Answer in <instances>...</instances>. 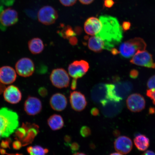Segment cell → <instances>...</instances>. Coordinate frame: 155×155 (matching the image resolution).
I'll return each mask as SVG.
<instances>
[{
	"instance_id": "6da1fadb",
	"label": "cell",
	"mask_w": 155,
	"mask_h": 155,
	"mask_svg": "<svg viewBox=\"0 0 155 155\" xmlns=\"http://www.w3.org/2000/svg\"><path fill=\"white\" fill-rule=\"evenodd\" d=\"M102 28L96 36L104 41V49L111 51L121 41L123 30L117 18L110 15H101L99 17Z\"/></svg>"
},
{
	"instance_id": "7a4b0ae2",
	"label": "cell",
	"mask_w": 155,
	"mask_h": 155,
	"mask_svg": "<svg viewBox=\"0 0 155 155\" xmlns=\"http://www.w3.org/2000/svg\"><path fill=\"white\" fill-rule=\"evenodd\" d=\"M19 117L16 112L7 107L0 109V134L1 138H7L18 127Z\"/></svg>"
},
{
	"instance_id": "3957f363",
	"label": "cell",
	"mask_w": 155,
	"mask_h": 155,
	"mask_svg": "<svg viewBox=\"0 0 155 155\" xmlns=\"http://www.w3.org/2000/svg\"><path fill=\"white\" fill-rule=\"evenodd\" d=\"M107 101L119 102L128 96L133 90L132 83L128 81H117L115 84H106Z\"/></svg>"
},
{
	"instance_id": "277c9868",
	"label": "cell",
	"mask_w": 155,
	"mask_h": 155,
	"mask_svg": "<svg viewBox=\"0 0 155 155\" xmlns=\"http://www.w3.org/2000/svg\"><path fill=\"white\" fill-rule=\"evenodd\" d=\"M147 44L143 38H135L123 42L118 50L122 57L128 59L132 57L139 50H145Z\"/></svg>"
},
{
	"instance_id": "5b68a950",
	"label": "cell",
	"mask_w": 155,
	"mask_h": 155,
	"mask_svg": "<svg viewBox=\"0 0 155 155\" xmlns=\"http://www.w3.org/2000/svg\"><path fill=\"white\" fill-rule=\"evenodd\" d=\"M39 127L35 124H23L22 127L17 130L16 137L20 140H22L24 145L32 142L39 133Z\"/></svg>"
},
{
	"instance_id": "8992f818",
	"label": "cell",
	"mask_w": 155,
	"mask_h": 155,
	"mask_svg": "<svg viewBox=\"0 0 155 155\" xmlns=\"http://www.w3.org/2000/svg\"><path fill=\"white\" fill-rule=\"evenodd\" d=\"M18 13L15 10L8 8H4L0 6V29L5 31L8 27L13 26L18 22Z\"/></svg>"
},
{
	"instance_id": "52a82bcc",
	"label": "cell",
	"mask_w": 155,
	"mask_h": 155,
	"mask_svg": "<svg viewBox=\"0 0 155 155\" xmlns=\"http://www.w3.org/2000/svg\"><path fill=\"white\" fill-rule=\"evenodd\" d=\"M130 62L139 66L155 68V63L152 54L145 50L137 51L132 58Z\"/></svg>"
},
{
	"instance_id": "ba28073f",
	"label": "cell",
	"mask_w": 155,
	"mask_h": 155,
	"mask_svg": "<svg viewBox=\"0 0 155 155\" xmlns=\"http://www.w3.org/2000/svg\"><path fill=\"white\" fill-rule=\"evenodd\" d=\"M50 79L53 86L58 88H67L69 86L70 78L64 69L53 70L50 75Z\"/></svg>"
},
{
	"instance_id": "9c48e42d",
	"label": "cell",
	"mask_w": 155,
	"mask_h": 155,
	"mask_svg": "<svg viewBox=\"0 0 155 155\" xmlns=\"http://www.w3.org/2000/svg\"><path fill=\"white\" fill-rule=\"evenodd\" d=\"M15 69L16 72L20 76L28 77L31 76L34 72V63L30 58H22L15 64Z\"/></svg>"
},
{
	"instance_id": "30bf717a",
	"label": "cell",
	"mask_w": 155,
	"mask_h": 155,
	"mask_svg": "<svg viewBox=\"0 0 155 155\" xmlns=\"http://www.w3.org/2000/svg\"><path fill=\"white\" fill-rule=\"evenodd\" d=\"M38 17V21L42 24L46 25L54 24L58 18L57 11L50 6H45L39 11Z\"/></svg>"
},
{
	"instance_id": "8fae6325",
	"label": "cell",
	"mask_w": 155,
	"mask_h": 155,
	"mask_svg": "<svg viewBox=\"0 0 155 155\" xmlns=\"http://www.w3.org/2000/svg\"><path fill=\"white\" fill-rule=\"evenodd\" d=\"M90 68L89 63L84 60L75 61L70 64L68 68L70 75L73 79L82 78L86 74Z\"/></svg>"
},
{
	"instance_id": "7c38bea8",
	"label": "cell",
	"mask_w": 155,
	"mask_h": 155,
	"mask_svg": "<svg viewBox=\"0 0 155 155\" xmlns=\"http://www.w3.org/2000/svg\"><path fill=\"white\" fill-rule=\"evenodd\" d=\"M126 102L128 108L133 112H140L144 109L145 107L144 97L138 94H134L129 96Z\"/></svg>"
},
{
	"instance_id": "4fadbf2b",
	"label": "cell",
	"mask_w": 155,
	"mask_h": 155,
	"mask_svg": "<svg viewBox=\"0 0 155 155\" xmlns=\"http://www.w3.org/2000/svg\"><path fill=\"white\" fill-rule=\"evenodd\" d=\"M24 110L28 115L35 116L39 114L42 109V104L39 99L28 96L24 103Z\"/></svg>"
},
{
	"instance_id": "5bb4252c",
	"label": "cell",
	"mask_w": 155,
	"mask_h": 155,
	"mask_svg": "<svg viewBox=\"0 0 155 155\" xmlns=\"http://www.w3.org/2000/svg\"><path fill=\"white\" fill-rule=\"evenodd\" d=\"M3 92L5 100L10 104H18L22 99V93L18 87L14 85L5 87Z\"/></svg>"
},
{
	"instance_id": "9a60e30c",
	"label": "cell",
	"mask_w": 155,
	"mask_h": 155,
	"mask_svg": "<svg viewBox=\"0 0 155 155\" xmlns=\"http://www.w3.org/2000/svg\"><path fill=\"white\" fill-rule=\"evenodd\" d=\"M70 101L73 109L78 112L84 110L87 104L84 95L78 91H74L71 93Z\"/></svg>"
},
{
	"instance_id": "2e32d148",
	"label": "cell",
	"mask_w": 155,
	"mask_h": 155,
	"mask_svg": "<svg viewBox=\"0 0 155 155\" xmlns=\"http://www.w3.org/2000/svg\"><path fill=\"white\" fill-rule=\"evenodd\" d=\"M114 148L116 151L122 154H127L131 152L133 148V142L131 139L125 136L118 137L114 142Z\"/></svg>"
},
{
	"instance_id": "e0dca14e",
	"label": "cell",
	"mask_w": 155,
	"mask_h": 155,
	"mask_svg": "<svg viewBox=\"0 0 155 155\" xmlns=\"http://www.w3.org/2000/svg\"><path fill=\"white\" fill-rule=\"evenodd\" d=\"M17 78L16 71L9 66L0 67V82L3 84L14 83Z\"/></svg>"
},
{
	"instance_id": "ac0fdd59",
	"label": "cell",
	"mask_w": 155,
	"mask_h": 155,
	"mask_svg": "<svg viewBox=\"0 0 155 155\" xmlns=\"http://www.w3.org/2000/svg\"><path fill=\"white\" fill-rule=\"evenodd\" d=\"M102 28L101 21L95 17L88 18L85 22L84 30L86 33L90 35H96L100 32Z\"/></svg>"
},
{
	"instance_id": "d6986e66",
	"label": "cell",
	"mask_w": 155,
	"mask_h": 155,
	"mask_svg": "<svg viewBox=\"0 0 155 155\" xmlns=\"http://www.w3.org/2000/svg\"><path fill=\"white\" fill-rule=\"evenodd\" d=\"M50 104L52 109L55 111H62L67 107V99L64 94L57 93L51 96Z\"/></svg>"
},
{
	"instance_id": "ffe728a7",
	"label": "cell",
	"mask_w": 155,
	"mask_h": 155,
	"mask_svg": "<svg viewBox=\"0 0 155 155\" xmlns=\"http://www.w3.org/2000/svg\"><path fill=\"white\" fill-rule=\"evenodd\" d=\"M107 85L104 83H100L96 85L92 90V96L94 97H101L100 102L103 106H105L108 102L107 100Z\"/></svg>"
},
{
	"instance_id": "44dd1931",
	"label": "cell",
	"mask_w": 155,
	"mask_h": 155,
	"mask_svg": "<svg viewBox=\"0 0 155 155\" xmlns=\"http://www.w3.org/2000/svg\"><path fill=\"white\" fill-rule=\"evenodd\" d=\"M29 51L34 55H37L43 51L44 48V42L41 39L38 38H32L28 43Z\"/></svg>"
},
{
	"instance_id": "7402d4cb",
	"label": "cell",
	"mask_w": 155,
	"mask_h": 155,
	"mask_svg": "<svg viewBox=\"0 0 155 155\" xmlns=\"http://www.w3.org/2000/svg\"><path fill=\"white\" fill-rule=\"evenodd\" d=\"M104 42L98 36H92L89 39L88 46L90 50L95 53H101L104 50Z\"/></svg>"
},
{
	"instance_id": "603a6c76",
	"label": "cell",
	"mask_w": 155,
	"mask_h": 155,
	"mask_svg": "<svg viewBox=\"0 0 155 155\" xmlns=\"http://www.w3.org/2000/svg\"><path fill=\"white\" fill-rule=\"evenodd\" d=\"M48 123L50 128L54 131L61 129L64 125L62 117L57 114H54L50 116L48 120Z\"/></svg>"
},
{
	"instance_id": "cb8c5ba5",
	"label": "cell",
	"mask_w": 155,
	"mask_h": 155,
	"mask_svg": "<svg viewBox=\"0 0 155 155\" xmlns=\"http://www.w3.org/2000/svg\"><path fill=\"white\" fill-rule=\"evenodd\" d=\"M134 141L136 147L140 151L146 150L150 146V140L148 137L144 135H137L135 137Z\"/></svg>"
},
{
	"instance_id": "d4e9b609",
	"label": "cell",
	"mask_w": 155,
	"mask_h": 155,
	"mask_svg": "<svg viewBox=\"0 0 155 155\" xmlns=\"http://www.w3.org/2000/svg\"><path fill=\"white\" fill-rule=\"evenodd\" d=\"M27 150L29 155H46L48 152V149L39 145L28 147Z\"/></svg>"
},
{
	"instance_id": "484cf974",
	"label": "cell",
	"mask_w": 155,
	"mask_h": 155,
	"mask_svg": "<svg viewBox=\"0 0 155 155\" xmlns=\"http://www.w3.org/2000/svg\"><path fill=\"white\" fill-rule=\"evenodd\" d=\"M58 33L61 37L67 39L77 35L75 30H73L72 28L70 26L64 27L62 30Z\"/></svg>"
},
{
	"instance_id": "4316f807",
	"label": "cell",
	"mask_w": 155,
	"mask_h": 155,
	"mask_svg": "<svg viewBox=\"0 0 155 155\" xmlns=\"http://www.w3.org/2000/svg\"><path fill=\"white\" fill-rule=\"evenodd\" d=\"M80 134L82 137H87L90 136L91 134V131L90 128L87 126H83L80 130Z\"/></svg>"
},
{
	"instance_id": "83f0119b",
	"label": "cell",
	"mask_w": 155,
	"mask_h": 155,
	"mask_svg": "<svg viewBox=\"0 0 155 155\" xmlns=\"http://www.w3.org/2000/svg\"><path fill=\"white\" fill-rule=\"evenodd\" d=\"M147 86L148 90H155V75L149 78L147 83Z\"/></svg>"
},
{
	"instance_id": "f1b7e54d",
	"label": "cell",
	"mask_w": 155,
	"mask_h": 155,
	"mask_svg": "<svg viewBox=\"0 0 155 155\" xmlns=\"http://www.w3.org/2000/svg\"><path fill=\"white\" fill-rule=\"evenodd\" d=\"M60 2L66 7L71 6L76 3L77 0H59Z\"/></svg>"
},
{
	"instance_id": "f546056e",
	"label": "cell",
	"mask_w": 155,
	"mask_h": 155,
	"mask_svg": "<svg viewBox=\"0 0 155 155\" xmlns=\"http://www.w3.org/2000/svg\"><path fill=\"white\" fill-rule=\"evenodd\" d=\"M146 94L147 96L152 101L153 104L155 105V90H147Z\"/></svg>"
},
{
	"instance_id": "4dcf8cb0",
	"label": "cell",
	"mask_w": 155,
	"mask_h": 155,
	"mask_svg": "<svg viewBox=\"0 0 155 155\" xmlns=\"http://www.w3.org/2000/svg\"><path fill=\"white\" fill-rule=\"evenodd\" d=\"M38 93L42 97H45L47 96L48 94V92L45 88L44 87H40V88L38 89Z\"/></svg>"
},
{
	"instance_id": "1f68e13d",
	"label": "cell",
	"mask_w": 155,
	"mask_h": 155,
	"mask_svg": "<svg viewBox=\"0 0 155 155\" xmlns=\"http://www.w3.org/2000/svg\"><path fill=\"white\" fill-rule=\"evenodd\" d=\"M15 0H0V5L11 6L14 3Z\"/></svg>"
},
{
	"instance_id": "d6a6232c",
	"label": "cell",
	"mask_w": 155,
	"mask_h": 155,
	"mask_svg": "<svg viewBox=\"0 0 155 155\" xmlns=\"http://www.w3.org/2000/svg\"><path fill=\"white\" fill-rule=\"evenodd\" d=\"M71 149L73 152H76L79 150V146L78 143L76 142H74L70 144Z\"/></svg>"
},
{
	"instance_id": "836d02e7",
	"label": "cell",
	"mask_w": 155,
	"mask_h": 155,
	"mask_svg": "<svg viewBox=\"0 0 155 155\" xmlns=\"http://www.w3.org/2000/svg\"><path fill=\"white\" fill-rule=\"evenodd\" d=\"M129 75L131 78H137L139 75L138 71L136 69L132 70L130 73Z\"/></svg>"
},
{
	"instance_id": "e575fe53",
	"label": "cell",
	"mask_w": 155,
	"mask_h": 155,
	"mask_svg": "<svg viewBox=\"0 0 155 155\" xmlns=\"http://www.w3.org/2000/svg\"><path fill=\"white\" fill-rule=\"evenodd\" d=\"M131 24L130 22H127V21H125L122 25V28L124 31H127L129 30Z\"/></svg>"
},
{
	"instance_id": "d590c367",
	"label": "cell",
	"mask_w": 155,
	"mask_h": 155,
	"mask_svg": "<svg viewBox=\"0 0 155 155\" xmlns=\"http://www.w3.org/2000/svg\"><path fill=\"white\" fill-rule=\"evenodd\" d=\"M70 44H71L73 46L76 45L78 42V38L75 36L72 37L69 39Z\"/></svg>"
},
{
	"instance_id": "8d00e7d4",
	"label": "cell",
	"mask_w": 155,
	"mask_h": 155,
	"mask_svg": "<svg viewBox=\"0 0 155 155\" xmlns=\"http://www.w3.org/2000/svg\"><path fill=\"white\" fill-rule=\"evenodd\" d=\"M13 148L15 150H19L22 146V143H21L20 141H16L13 142Z\"/></svg>"
},
{
	"instance_id": "74e56055",
	"label": "cell",
	"mask_w": 155,
	"mask_h": 155,
	"mask_svg": "<svg viewBox=\"0 0 155 155\" xmlns=\"http://www.w3.org/2000/svg\"><path fill=\"white\" fill-rule=\"evenodd\" d=\"M114 2L113 0H105L104 2V5L107 8H111L113 5Z\"/></svg>"
},
{
	"instance_id": "f35d334b",
	"label": "cell",
	"mask_w": 155,
	"mask_h": 155,
	"mask_svg": "<svg viewBox=\"0 0 155 155\" xmlns=\"http://www.w3.org/2000/svg\"><path fill=\"white\" fill-rule=\"evenodd\" d=\"M91 112L93 116H97L99 115V111L98 108L96 107L92 108L91 110Z\"/></svg>"
},
{
	"instance_id": "ab89813d",
	"label": "cell",
	"mask_w": 155,
	"mask_h": 155,
	"mask_svg": "<svg viewBox=\"0 0 155 155\" xmlns=\"http://www.w3.org/2000/svg\"><path fill=\"white\" fill-rule=\"evenodd\" d=\"M77 79H73L72 83H71V89L72 90H75L76 89L77 86Z\"/></svg>"
},
{
	"instance_id": "60d3db41",
	"label": "cell",
	"mask_w": 155,
	"mask_h": 155,
	"mask_svg": "<svg viewBox=\"0 0 155 155\" xmlns=\"http://www.w3.org/2000/svg\"><path fill=\"white\" fill-rule=\"evenodd\" d=\"M79 1L83 5H88L92 3L94 0H79Z\"/></svg>"
},
{
	"instance_id": "b9f144b4",
	"label": "cell",
	"mask_w": 155,
	"mask_h": 155,
	"mask_svg": "<svg viewBox=\"0 0 155 155\" xmlns=\"http://www.w3.org/2000/svg\"><path fill=\"white\" fill-rule=\"evenodd\" d=\"M142 155H155V153L151 150H147L143 153Z\"/></svg>"
},
{
	"instance_id": "7bdbcfd3",
	"label": "cell",
	"mask_w": 155,
	"mask_h": 155,
	"mask_svg": "<svg viewBox=\"0 0 155 155\" xmlns=\"http://www.w3.org/2000/svg\"><path fill=\"white\" fill-rule=\"evenodd\" d=\"M5 88V85L0 82V94L3 92Z\"/></svg>"
},
{
	"instance_id": "ee69618b",
	"label": "cell",
	"mask_w": 155,
	"mask_h": 155,
	"mask_svg": "<svg viewBox=\"0 0 155 155\" xmlns=\"http://www.w3.org/2000/svg\"><path fill=\"white\" fill-rule=\"evenodd\" d=\"M8 142H7V141H3L1 143V146L3 148H7L8 147Z\"/></svg>"
},
{
	"instance_id": "f6af8a7d",
	"label": "cell",
	"mask_w": 155,
	"mask_h": 155,
	"mask_svg": "<svg viewBox=\"0 0 155 155\" xmlns=\"http://www.w3.org/2000/svg\"><path fill=\"white\" fill-rule=\"evenodd\" d=\"M64 140L67 143H69L71 142V137L68 135H66L64 137Z\"/></svg>"
},
{
	"instance_id": "bcb514c9",
	"label": "cell",
	"mask_w": 155,
	"mask_h": 155,
	"mask_svg": "<svg viewBox=\"0 0 155 155\" xmlns=\"http://www.w3.org/2000/svg\"><path fill=\"white\" fill-rule=\"evenodd\" d=\"M110 155H123V154L120 153H112Z\"/></svg>"
},
{
	"instance_id": "7dc6e473",
	"label": "cell",
	"mask_w": 155,
	"mask_h": 155,
	"mask_svg": "<svg viewBox=\"0 0 155 155\" xmlns=\"http://www.w3.org/2000/svg\"><path fill=\"white\" fill-rule=\"evenodd\" d=\"M73 155H87L85 154L84 153H74Z\"/></svg>"
},
{
	"instance_id": "c3c4849f",
	"label": "cell",
	"mask_w": 155,
	"mask_h": 155,
	"mask_svg": "<svg viewBox=\"0 0 155 155\" xmlns=\"http://www.w3.org/2000/svg\"><path fill=\"white\" fill-rule=\"evenodd\" d=\"M9 155H21L20 154H9Z\"/></svg>"
},
{
	"instance_id": "681fc988",
	"label": "cell",
	"mask_w": 155,
	"mask_h": 155,
	"mask_svg": "<svg viewBox=\"0 0 155 155\" xmlns=\"http://www.w3.org/2000/svg\"><path fill=\"white\" fill-rule=\"evenodd\" d=\"M1 139V134H0V139Z\"/></svg>"
}]
</instances>
